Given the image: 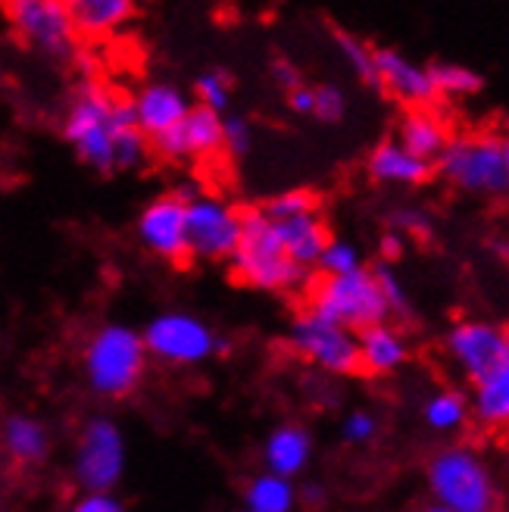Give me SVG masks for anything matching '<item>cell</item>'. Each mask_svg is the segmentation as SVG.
Instances as JSON below:
<instances>
[{"mask_svg": "<svg viewBox=\"0 0 509 512\" xmlns=\"http://www.w3.org/2000/svg\"><path fill=\"white\" fill-rule=\"evenodd\" d=\"M135 232L141 244L160 256V260L178 263L188 256V238H185V200L178 194H166L150 200L138 216Z\"/></svg>", "mask_w": 509, "mask_h": 512, "instance_id": "13", "label": "cell"}, {"mask_svg": "<svg viewBox=\"0 0 509 512\" xmlns=\"http://www.w3.org/2000/svg\"><path fill=\"white\" fill-rule=\"evenodd\" d=\"M291 347L325 372L335 375H353L360 372V344H356V331L325 319L322 313L310 310L300 313L291 325Z\"/></svg>", "mask_w": 509, "mask_h": 512, "instance_id": "9", "label": "cell"}, {"mask_svg": "<svg viewBox=\"0 0 509 512\" xmlns=\"http://www.w3.org/2000/svg\"><path fill=\"white\" fill-rule=\"evenodd\" d=\"M369 175L381 185H422L431 175V163L416 157L413 150H406L400 141H385L372 150L369 157Z\"/></svg>", "mask_w": 509, "mask_h": 512, "instance_id": "18", "label": "cell"}, {"mask_svg": "<svg viewBox=\"0 0 509 512\" xmlns=\"http://www.w3.org/2000/svg\"><path fill=\"white\" fill-rule=\"evenodd\" d=\"M122 434L110 419H94L79 444V459H75V472H79L82 484H88L91 491H107L110 484L122 472Z\"/></svg>", "mask_w": 509, "mask_h": 512, "instance_id": "14", "label": "cell"}, {"mask_svg": "<svg viewBox=\"0 0 509 512\" xmlns=\"http://www.w3.org/2000/svg\"><path fill=\"white\" fill-rule=\"evenodd\" d=\"M475 413L485 425H506L509 419V366L475 381Z\"/></svg>", "mask_w": 509, "mask_h": 512, "instance_id": "23", "label": "cell"}, {"mask_svg": "<svg viewBox=\"0 0 509 512\" xmlns=\"http://www.w3.org/2000/svg\"><path fill=\"white\" fill-rule=\"evenodd\" d=\"M347 113V94L338 85H322L313 88V116L322 122H341Z\"/></svg>", "mask_w": 509, "mask_h": 512, "instance_id": "34", "label": "cell"}, {"mask_svg": "<svg viewBox=\"0 0 509 512\" xmlns=\"http://www.w3.org/2000/svg\"><path fill=\"white\" fill-rule=\"evenodd\" d=\"M250 512H253V509H250Z\"/></svg>", "mask_w": 509, "mask_h": 512, "instance_id": "43", "label": "cell"}, {"mask_svg": "<svg viewBox=\"0 0 509 512\" xmlns=\"http://www.w3.org/2000/svg\"><path fill=\"white\" fill-rule=\"evenodd\" d=\"M291 110H294V113H310V116H313V88L297 85V88L291 91Z\"/></svg>", "mask_w": 509, "mask_h": 512, "instance_id": "40", "label": "cell"}, {"mask_svg": "<svg viewBox=\"0 0 509 512\" xmlns=\"http://www.w3.org/2000/svg\"><path fill=\"white\" fill-rule=\"evenodd\" d=\"M166 160H200L222 150V113L191 104V110L163 135L150 138Z\"/></svg>", "mask_w": 509, "mask_h": 512, "instance_id": "12", "label": "cell"}, {"mask_svg": "<svg viewBox=\"0 0 509 512\" xmlns=\"http://www.w3.org/2000/svg\"><path fill=\"white\" fill-rule=\"evenodd\" d=\"M375 75H378V85L391 91L397 100H403V104L410 107H428L435 104V82H431V72L403 57L400 50H391V47H381L375 50Z\"/></svg>", "mask_w": 509, "mask_h": 512, "instance_id": "15", "label": "cell"}, {"mask_svg": "<svg viewBox=\"0 0 509 512\" xmlns=\"http://www.w3.org/2000/svg\"><path fill=\"white\" fill-rule=\"evenodd\" d=\"M141 341L147 353L175 366H194L216 350H225V341L216 338V331L191 313H160L147 322Z\"/></svg>", "mask_w": 509, "mask_h": 512, "instance_id": "8", "label": "cell"}, {"mask_svg": "<svg viewBox=\"0 0 509 512\" xmlns=\"http://www.w3.org/2000/svg\"><path fill=\"white\" fill-rule=\"evenodd\" d=\"M191 110V100L188 94L172 85V82H150L144 85L135 97H132V113L138 128L150 138L163 135L166 128H172L178 119Z\"/></svg>", "mask_w": 509, "mask_h": 512, "instance_id": "16", "label": "cell"}, {"mask_svg": "<svg viewBox=\"0 0 509 512\" xmlns=\"http://www.w3.org/2000/svg\"><path fill=\"white\" fill-rule=\"evenodd\" d=\"M272 79L282 85V88H288V91H294L297 85H303V75H300V69L291 60H275L272 63Z\"/></svg>", "mask_w": 509, "mask_h": 512, "instance_id": "37", "label": "cell"}, {"mask_svg": "<svg viewBox=\"0 0 509 512\" xmlns=\"http://www.w3.org/2000/svg\"><path fill=\"white\" fill-rule=\"evenodd\" d=\"M378 247H381V256H385V260H397V256L403 253V235L391 228V232L381 235Z\"/></svg>", "mask_w": 509, "mask_h": 512, "instance_id": "39", "label": "cell"}, {"mask_svg": "<svg viewBox=\"0 0 509 512\" xmlns=\"http://www.w3.org/2000/svg\"><path fill=\"white\" fill-rule=\"evenodd\" d=\"M335 44L341 50L344 63L360 75L366 85H378V75H375V50L369 44H363L356 35L350 32H335Z\"/></svg>", "mask_w": 509, "mask_h": 512, "instance_id": "27", "label": "cell"}, {"mask_svg": "<svg viewBox=\"0 0 509 512\" xmlns=\"http://www.w3.org/2000/svg\"><path fill=\"white\" fill-rule=\"evenodd\" d=\"M313 310L353 331L388 319V306L375 285V275L363 266L341 275H325V281L316 288Z\"/></svg>", "mask_w": 509, "mask_h": 512, "instance_id": "5", "label": "cell"}, {"mask_svg": "<svg viewBox=\"0 0 509 512\" xmlns=\"http://www.w3.org/2000/svg\"><path fill=\"white\" fill-rule=\"evenodd\" d=\"M447 350L472 381L509 366V338L491 322H460L447 335Z\"/></svg>", "mask_w": 509, "mask_h": 512, "instance_id": "11", "label": "cell"}, {"mask_svg": "<svg viewBox=\"0 0 509 512\" xmlns=\"http://www.w3.org/2000/svg\"><path fill=\"white\" fill-rule=\"evenodd\" d=\"M494 250H497V256H503V260H506V250H509L506 238H503V241H494Z\"/></svg>", "mask_w": 509, "mask_h": 512, "instance_id": "41", "label": "cell"}, {"mask_svg": "<svg viewBox=\"0 0 509 512\" xmlns=\"http://www.w3.org/2000/svg\"><path fill=\"white\" fill-rule=\"evenodd\" d=\"M135 0H66V10L79 38H107L129 25L135 16Z\"/></svg>", "mask_w": 509, "mask_h": 512, "instance_id": "17", "label": "cell"}, {"mask_svg": "<svg viewBox=\"0 0 509 512\" xmlns=\"http://www.w3.org/2000/svg\"><path fill=\"white\" fill-rule=\"evenodd\" d=\"M316 207H319V200L310 194V191H300V188H294V191H285V194H278V197H272L269 203H266V216L269 219H291V216H303V213H316Z\"/></svg>", "mask_w": 509, "mask_h": 512, "instance_id": "31", "label": "cell"}, {"mask_svg": "<svg viewBox=\"0 0 509 512\" xmlns=\"http://www.w3.org/2000/svg\"><path fill=\"white\" fill-rule=\"evenodd\" d=\"M425 512H453V509H447V506H431V509H425Z\"/></svg>", "mask_w": 509, "mask_h": 512, "instance_id": "42", "label": "cell"}, {"mask_svg": "<svg viewBox=\"0 0 509 512\" xmlns=\"http://www.w3.org/2000/svg\"><path fill=\"white\" fill-rule=\"evenodd\" d=\"M447 128L444 122L435 116V113H428L425 107H416L413 113H406L400 119V132H397V141L406 147V150H413L416 157L428 160V163H435V157L444 150L447 144Z\"/></svg>", "mask_w": 509, "mask_h": 512, "instance_id": "21", "label": "cell"}, {"mask_svg": "<svg viewBox=\"0 0 509 512\" xmlns=\"http://www.w3.org/2000/svg\"><path fill=\"white\" fill-rule=\"evenodd\" d=\"M428 72L431 82H435V91L447 97H472L485 88V79L463 63H435Z\"/></svg>", "mask_w": 509, "mask_h": 512, "instance_id": "25", "label": "cell"}, {"mask_svg": "<svg viewBox=\"0 0 509 512\" xmlns=\"http://www.w3.org/2000/svg\"><path fill=\"white\" fill-rule=\"evenodd\" d=\"M247 500L253 512H288L294 503V491L285 481V475H266L260 481H253Z\"/></svg>", "mask_w": 509, "mask_h": 512, "instance_id": "26", "label": "cell"}, {"mask_svg": "<svg viewBox=\"0 0 509 512\" xmlns=\"http://www.w3.org/2000/svg\"><path fill=\"white\" fill-rule=\"evenodd\" d=\"M431 166H438L447 182L466 194L503 197L509 191V141L503 135L447 138Z\"/></svg>", "mask_w": 509, "mask_h": 512, "instance_id": "3", "label": "cell"}, {"mask_svg": "<svg viewBox=\"0 0 509 512\" xmlns=\"http://www.w3.org/2000/svg\"><path fill=\"white\" fill-rule=\"evenodd\" d=\"M375 275V285L381 291V297H385V306H388V313H406L410 310V297H406V288H403V281L397 278V272L388 266V263H378L372 269Z\"/></svg>", "mask_w": 509, "mask_h": 512, "instance_id": "32", "label": "cell"}, {"mask_svg": "<svg viewBox=\"0 0 509 512\" xmlns=\"http://www.w3.org/2000/svg\"><path fill=\"white\" fill-rule=\"evenodd\" d=\"M425 419H428V425H435L441 431L463 425V419H466V400H463V394L444 391L438 397H431L428 406H425Z\"/></svg>", "mask_w": 509, "mask_h": 512, "instance_id": "28", "label": "cell"}, {"mask_svg": "<svg viewBox=\"0 0 509 512\" xmlns=\"http://www.w3.org/2000/svg\"><path fill=\"white\" fill-rule=\"evenodd\" d=\"M4 441H7V450L19 459V463H38V459L47 453V431L41 422H35L29 416L7 419Z\"/></svg>", "mask_w": 509, "mask_h": 512, "instance_id": "24", "label": "cell"}, {"mask_svg": "<svg viewBox=\"0 0 509 512\" xmlns=\"http://www.w3.org/2000/svg\"><path fill=\"white\" fill-rule=\"evenodd\" d=\"M431 488L453 512H494L497 506L494 481L469 450H444L431 463Z\"/></svg>", "mask_w": 509, "mask_h": 512, "instance_id": "7", "label": "cell"}, {"mask_svg": "<svg viewBox=\"0 0 509 512\" xmlns=\"http://www.w3.org/2000/svg\"><path fill=\"white\" fill-rule=\"evenodd\" d=\"M360 344V369L366 372H394L406 363V341L388 322H375L356 331Z\"/></svg>", "mask_w": 509, "mask_h": 512, "instance_id": "20", "label": "cell"}, {"mask_svg": "<svg viewBox=\"0 0 509 512\" xmlns=\"http://www.w3.org/2000/svg\"><path fill=\"white\" fill-rule=\"evenodd\" d=\"M132 116V100H116L97 82H85L72 94L63 138L72 144L75 157L94 172H116V128Z\"/></svg>", "mask_w": 509, "mask_h": 512, "instance_id": "1", "label": "cell"}, {"mask_svg": "<svg viewBox=\"0 0 509 512\" xmlns=\"http://www.w3.org/2000/svg\"><path fill=\"white\" fill-rule=\"evenodd\" d=\"M266 459L275 475H294L310 459V434L297 425L278 428L269 438Z\"/></svg>", "mask_w": 509, "mask_h": 512, "instance_id": "22", "label": "cell"}, {"mask_svg": "<svg viewBox=\"0 0 509 512\" xmlns=\"http://www.w3.org/2000/svg\"><path fill=\"white\" fill-rule=\"evenodd\" d=\"M391 228L394 232H410V235L428 238L431 235V216L419 207H400L391 213Z\"/></svg>", "mask_w": 509, "mask_h": 512, "instance_id": "35", "label": "cell"}, {"mask_svg": "<svg viewBox=\"0 0 509 512\" xmlns=\"http://www.w3.org/2000/svg\"><path fill=\"white\" fill-rule=\"evenodd\" d=\"M275 222V235L282 241L285 253L300 266H316L322 247L328 244V228L319 219V213H303L291 219H272Z\"/></svg>", "mask_w": 509, "mask_h": 512, "instance_id": "19", "label": "cell"}, {"mask_svg": "<svg viewBox=\"0 0 509 512\" xmlns=\"http://www.w3.org/2000/svg\"><path fill=\"white\" fill-rule=\"evenodd\" d=\"M316 266L325 272V275H341V272H350L356 266H363L360 260V250H356V244L350 241H328L319 253Z\"/></svg>", "mask_w": 509, "mask_h": 512, "instance_id": "30", "label": "cell"}, {"mask_svg": "<svg viewBox=\"0 0 509 512\" xmlns=\"http://www.w3.org/2000/svg\"><path fill=\"white\" fill-rule=\"evenodd\" d=\"M147 350L135 328L104 325L85 347L88 384L104 397H125L144 375Z\"/></svg>", "mask_w": 509, "mask_h": 512, "instance_id": "4", "label": "cell"}, {"mask_svg": "<svg viewBox=\"0 0 509 512\" xmlns=\"http://www.w3.org/2000/svg\"><path fill=\"white\" fill-rule=\"evenodd\" d=\"M197 97L203 107H210L216 113L228 110V100H232V79H228V72L222 69L203 72L197 79Z\"/></svg>", "mask_w": 509, "mask_h": 512, "instance_id": "29", "label": "cell"}, {"mask_svg": "<svg viewBox=\"0 0 509 512\" xmlns=\"http://www.w3.org/2000/svg\"><path fill=\"white\" fill-rule=\"evenodd\" d=\"M235 278L257 291H300L310 269L294 263L275 235V222L263 210L241 213V238L228 256Z\"/></svg>", "mask_w": 509, "mask_h": 512, "instance_id": "2", "label": "cell"}, {"mask_svg": "<svg viewBox=\"0 0 509 512\" xmlns=\"http://www.w3.org/2000/svg\"><path fill=\"white\" fill-rule=\"evenodd\" d=\"M7 16L16 35L38 54L57 63H72L79 50V32L72 25L66 0H7Z\"/></svg>", "mask_w": 509, "mask_h": 512, "instance_id": "6", "label": "cell"}, {"mask_svg": "<svg viewBox=\"0 0 509 512\" xmlns=\"http://www.w3.org/2000/svg\"><path fill=\"white\" fill-rule=\"evenodd\" d=\"M185 238L197 260H228L241 238V213L219 197L197 194L185 203Z\"/></svg>", "mask_w": 509, "mask_h": 512, "instance_id": "10", "label": "cell"}, {"mask_svg": "<svg viewBox=\"0 0 509 512\" xmlns=\"http://www.w3.org/2000/svg\"><path fill=\"white\" fill-rule=\"evenodd\" d=\"M253 147V128L244 116H222V150L232 157H244Z\"/></svg>", "mask_w": 509, "mask_h": 512, "instance_id": "33", "label": "cell"}, {"mask_svg": "<svg viewBox=\"0 0 509 512\" xmlns=\"http://www.w3.org/2000/svg\"><path fill=\"white\" fill-rule=\"evenodd\" d=\"M72 512H122V506L113 497H107V494H91V497H85L79 506H75Z\"/></svg>", "mask_w": 509, "mask_h": 512, "instance_id": "38", "label": "cell"}, {"mask_svg": "<svg viewBox=\"0 0 509 512\" xmlns=\"http://www.w3.org/2000/svg\"><path fill=\"white\" fill-rule=\"evenodd\" d=\"M375 434V419L369 416V413H353L350 419H347V425H344V438L347 441H369Z\"/></svg>", "mask_w": 509, "mask_h": 512, "instance_id": "36", "label": "cell"}]
</instances>
